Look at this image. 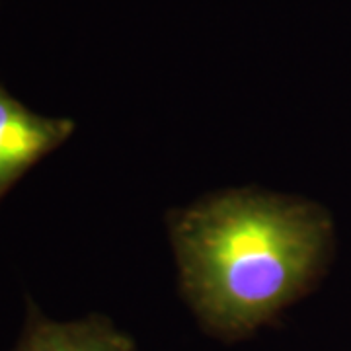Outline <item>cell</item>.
I'll use <instances>...</instances> for the list:
<instances>
[{"label": "cell", "instance_id": "cell-1", "mask_svg": "<svg viewBox=\"0 0 351 351\" xmlns=\"http://www.w3.org/2000/svg\"><path fill=\"white\" fill-rule=\"evenodd\" d=\"M332 240L328 213L311 201L230 191L172 221L182 285L203 326L248 336L313 285Z\"/></svg>", "mask_w": 351, "mask_h": 351}, {"label": "cell", "instance_id": "cell-2", "mask_svg": "<svg viewBox=\"0 0 351 351\" xmlns=\"http://www.w3.org/2000/svg\"><path fill=\"white\" fill-rule=\"evenodd\" d=\"M73 133V119L34 112L0 84V201Z\"/></svg>", "mask_w": 351, "mask_h": 351}, {"label": "cell", "instance_id": "cell-3", "mask_svg": "<svg viewBox=\"0 0 351 351\" xmlns=\"http://www.w3.org/2000/svg\"><path fill=\"white\" fill-rule=\"evenodd\" d=\"M12 351H138L135 341L100 314L59 322L27 301L24 330Z\"/></svg>", "mask_w": 351, "mask_h": 351}]
</instances>
